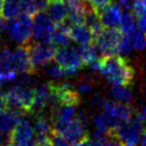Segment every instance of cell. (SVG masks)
Returning a JSON list of instances; mask_svg holds the SVG:
<instances>
[{"mask_svg": "<svg viewBox=\"0 0 146 146\" xmlns=\"http://www.w3.org/2000/svg\"><path fill=\"white\" fill-rule=\"evenodd\" d=\"M100 73L112 86L127 87L134 80V70L123 57L102 56L100 58Z\"/></svg>", "mask_w": 146, "mask_h": 146, "instance_id": "obj_1", "label": "cell"}, {"mask_svg": "<svg viewBox=\"0 0 146 146\" xmlns=\"http://www.w3.org/2000/svg\"><path fill=\"white\" fill-rule=\"evenodd\" d=\"M144 122L140 118L138 112L134 113L129 121L119 125L108 132V136L121 140L125 145L135 146L140 141V137L144 131Z\"/></svg>", "mask_w": 146, "mask_h": 146, "instance_id": "obj_2", "label": "cell"}, {"mask_svg": "<svg viewBox=\"0 0 146 146\" xmlns=\"http://www.w3.org/2000/svg\"><path fill=\"white\" fill-rule=\"evenodd\" d=\"M32 25L33 19L31 16L26 13H21L14 19L7 20L4 31L12 41L23 46L27 45L31 40Z\"/></svg>", "mask_w": 146, "mask_h": 146, "instance_id": "obj_3", "label": "cell"}, {"mask_svg": "<svg viewBox=\"0 0 146 146\" xmlns=\"http://www.w3.org/2000/svg\"><path fill=\"white\" fill-rule=\"evenodd\" d=\"M29 51L30 59L32 62L33 69L35 73L40 71L41 67L45 64L55 60L57 53V47L51 42L36 43L29 42L27 45Z\"/></svg>", "mask_w": 146, "mask_h": 146, "instance_id": "obj_4", "label": "cell"}, {"mask_svg": "<svg viewBox=\"0 0 146 146\" xmlns=\"http://www.w3.org/2000/svg\"><path fill=\"white\" fill-rule=\"evenodd\" d=\"M121 38L122 32L119 28H104L94 40V46L102 56H113L118 54V47Z\"/></svg>", "mask_w": 146, "mask_h": 146, "instance_id": "obj_5", "label": "cell"}, {"mask_svg": "<svg viewBox=\"0 0 146 146\" xmlns=\"http://www.w3.org/2000/svg\"><path fill=\"white\" fill-rule=\"evenodd\" d=\"M102 110V113L106 116L110 124V130L116 128L123 123H126L134 114L133 110L128 104L108 100H106Z\"/></svg>", "mask_w": 146, "mask_h": 146, "instance_id": "obj_6", "label": "cell"}, {"mask_svg": "<svg viewBox=\"0 0 146 146\" xmlns=\"http://www.w3.org/2000/svg\"><path fill=\"white\" fill-rule=\"evenodd\" d=\"M55 23L51 20L48 14L40 12L33 18L32 25V42L44 43L51 42V37L55 30Z\"/></svg>", "mask_w": 146, "mask_h": 146, "instance_id": "obj_7", "label": "cell"}, {"mask_svg": "<svg viewBox=\"0 0 146 146\" xmlns=\"http://www.w3.org/2000/svg\"><path fill=\"white\" fill-rule=\"evenodd\" d=\"M12 143L15 146H37L34 126L29 120L22 118L12 131Z\"/></svg>", "mask_w": 146, "mask_h": 146, "instance_id": "obj_8", "label": "cell"}, {"mask_svg": "<svg viewBox=\"0 0 146 146\" xmlns=\"http://www.w3.org/2000/svg\"><path fill=\"white\" fill-rule=\"evenodd\" d=\"M55 61L63 68H73V69L81 70L84 63L81 58L78 46H67L62 47L57 50Z\"/></svg>", "mask_w": 146, "mask_h": 146, "instance_id": "obj_9", "label": "cell"}, {"mask_svg": "<svg viewBox=\"0 0 146 146\" xmlns=\"http://www.w3.org/2000/svg\"><path fill=\"white\" fill-rule=\"evenodd\" d=\"M61 135H63L72 145H77L78 143L90 138L86 126L76 117L73 121L66 125Z\"/></svg>", "mask_w": 146, "mask_h": 146, "instance_id": "obj_10", "label": "cell"}, {"mask_svg": "<svg viewBox=\"0 0 146 146\" xmlns=\"http://www.w3.org/2000/svg\"><path fill=\"white\" fill-rule=\"evenodd\" d=\"M122 13L121 8L116 3H110L102 11L98 12L100 22L106 28H117V26L120 25Z\"/></svg>", "mask_w": 146, "mask_h": 146, "instance_id": "obj_11", "label": "cell"}, {"mask_svg": "<svg viewBox=\"0 0 146 146\" xmlns=\"http://www.w3.org/2000/svg\"><path fill=\"white\" fill-rule=\"evenodd\" d=\"M46 13L54 23H63L69 14V6L65 0H55L49 2Z\"/></svg>", "mask_w": 146, "mask_h": 146, "instance_id": "obj_12", "label": "cell"}, {"mask_svg": "<svg viewBox=\"0 0 146 146\" xmlns=\"http://www.w3.org/2000/svg\"><path fill=\"white\" fill-rule=\"evenodd\" d=\"M73 41L71 37V29L64 23H60L55 27V30L51 37V43L56 47L62 48V47L70 46Z\"/></svg>", "mask_w": 146, "mask_h": 146, "instance_id": "obj_13", "label": "cell"}, {"mask_svg": "<svg viewBox=\"0 0 146 146\" xmlns=\"http://www.w3.org/2000/svg\"><path fill=\"white\" fill-rule=\"evenodd\" d=\"M14 73L16 72L13 50L7 47L0 48V76H6Z\"/></svg>", "mask_w": 146, "mask_h": 146, "instance_id": "obj_14", "label": "cell"}, {"mask_svg": "<svg viewBox=\"0 0 146 146\" xmlns=\"http://www.w3.org/2000/svg\"><path fill=\"white\" fill-rule=\"evenodd\" d=\"M71 37L73 41L78 43L81 46L90 45L94 42V36H92L90 30L87 26L76 25L71 28Z\"/></svg>", "mask_w": 146, "mask_h": 146, "instance_id": "obj_15", "label": "cell"}, {"mask_svg": "<svg viewBox=\"0 0 146 146\" xmlns=\"http://www.w3.org/2000/svg\"><path fill=\"white\" fill-rule=\"evenodd\" d=\"M19 119L12 111L7 110H0V131L12 133Z\"/></svg>", "mask_w": 146, "mask_h": 146, "instance_id": "obj_16", "label": "cell"}, {"mask_svg": "<svg viewBox=\"0 0 146 146\" xmlns=\"http://www.w3.org/2000/svg\"><path fill=\"white\" fill-rule=\"evenodd\" d=\"M22 12L20 0H5L3 2L1 14L6 20H11L19 16Z\"/></svg>", "mask_w": 146, "mask_h": 146, "instance_id": "obj_17", "label": "cell"}, {"mask_svg": "<svg viewBox=\"0 0 146 146\" xmlns=\"http://www.w3.org/2000/svg\"><path fill=\"white\" fill-rule=\"evenodd\" d=\"M34 130L35 134H44L51 136L53 133V124L51 119L44 114L37 115L34 123Z\"/></svg>", "mask_w": 146, "mask_h": 146, "instance_id": "obj_18", "label": "cell"}, {"mask_svg": "<svg viewBox=\"0 0 146 146\" xmlns=\"http://www.w3.org/2000/svg\"><path fill=\"white\" fill-rule=\"evenodd\" d=\"M110 94L112 100L121 104H130L132 100V92L126 87L121 86H112L110 90Z\"/></svg>", "mask_w": 146, "mask_h": 146, "instance_id": "obj_19", "label": "cell"}, {"mask_svg": "<svg viewBox=\"0 0 146 146\" xmlns=\"http://www.w3.org/2000/svg\"><path fill=\"white\" fill-rule=\"evenodd\" d=\"M79 49L80 55L81 58L83 60L84 65L90 66L92 62H94L96 60H98V50L96 49V47L94 45H86V46H78Z\"/></svg>", "mask_w": 146, "mask_h": 146, "instance_id": "obj_20", "label": "cell"}, {"mask_svg": "<svg viewBox=\"0 0 146 146\" xmlns=\"http://www.w3.org/2000/svg\"><path fill=\"white\" fill-rule=\"evenodd\" d=\"M40 71L42 72L44 75L48 76V77L52 78V79H54V80L65 79L63 68H62L57 62H55L54 60L49 62V63L45 64L44 66H42Z\"/></svg>", "mask_w": 146, "mask_h": 146, "instance_id": "obj_21", "label": "cell"}, {"mask_svg": "<svg viewBox=\"0 0 146 146\" xmlns=\"http://www.w3.org/2000/svg\"><path fill=\"white\" fill-rule=\"evenodd\" d=\"M128 36L131 44L133 46V49L137 51H143L146 49V36L141 32L138 28L134 29L129 34H125Z\"/></svg>", "mask_w": 146, "mask_h": 146, "instance_id": "obj_22", "label": "cell"}, {"mask_svg": "<svg viewBox=\"0 0 146 146\" xmlns=\"http://www.w3.org/2000/svg\"><path fill=\"white\" fill-rule=\"evenodd\" d=\"M120 28L122 34H129L130 32H132L134 29H136L137 26L135 23L134 15L130 12L126 11L122 13V17H121V22H120Z\"/></svg>", "mask_w": 146, "mask_h": 146, "instance_id": "obj_23", "label": "cell"}, {"mask_svg": "<svg viewBox=\"0 0 146 146\" xmlns=\"http://www.w3.org/2000/svg\"><path fill=\"white\" fill-rule=\"evenodd\" d=\"M94 125L96 127V131L100 133H104V134H108V132L110 130V124L108 122L106 116L104 113H98V115L94 117Z\"/></svg>", "mask_w": 146, "mask_h": 146, "instance_id": "obj_24", "label": "cell"}, {"mask_svg": "<svg viewBox=\"0 0 146 146\" xmlns=\"http://www.w3.org/2000/svg\"><path fill=\"white\" fill-rule=\"evenodd\" d=\"M92 82L94 80L90 77V76H84L80 82L77 84L76 90L80 94H88L92 92Z\"/></svg>", "mask_w": 146, "mask_h": 146, "instance_id": "obj_25", "label": "cell"}, {"mask_svg": "<svg viewBox=\"0 0 146 146\" xmlns=\"http://www.w3.org/2000/svg\"><path fill=\"white\" fill-rule=\"evenodd\" d=\"M133 46L131 44L130 40H129L128 36L125 34H122V38L119 43L118 47V54L123 55V56H127V55H130L132 53Z\"/></svg>", "mask_w": 146, "mask_h": 146, "instance_id": "obj_26", "label": "cell"}, {"mask_svg": "<svg viewBox=\"0 0 146 146\" xmlns=\"http://www.w3.org/2000/svg\"><path fill=\"white\" fill-rule=\"evenodd\" d=\"M132 14L134 17H140L146 14V0H134L132 4Z\"/></svg>", "mask_w": 146, "mask_h": 146, "instance_id": "obj_27", "label": "cell"}, {"mask_svg": "<svg viewBox=\"0 0 146 146\" xmlns=\"http://www.w3.org/2000/svg\"><path fill=\"white\" fill-rule=\"evenodd\" d=\"M50 142L52 143L53 146H74V145H72L63 135L54 132V131H53V133L51 134Z\"/></svg>", "mask_w": 146, "mask_h": 146, "instance_id": "obj_28", "label": "cell"}, {"mask_svg": "<svg viewBox=\"0 0 146 146\" xmlns=\"http://www.w3.org/2000/svg\"><path fill=\"white\" fill-rule=\"evenodd\" d=\"M88 3L92 5V7L98 12L102 11L104 8L108 6L112 2V0H88Z\"/></svg>", "mask_w": 146, "mask_h": 146, "instance_id": "obj_29", "label": "cell"}, {"mask_svg": "<svg viewBox=\"0 0 146 146\" xmlns=\"http://www.w3.org/2000/svg\"><path fill=\"white\" fill-rule=\"evenodd\" d=\"M12 144V133L0 131V146H10Z\"/></svg>", "mask_w": 146, "mask_h": 146, "instance_id": "obj_30", "label": "cell"}, {"mask_svg": "<svg viewBox=\"0 0 146 146\" xmlns=\"http://www.w3.org/2000/svg\"><path fill=\"white\" fill-rule=\"evenodd\" d=\"M106 102V100H104V98L102 96H100V94H96V96H92V100H90V102H92V106H94V108H102V106H104Z\"/></svg>", "mask_w": 146, "mask_h": 146, "instance_id": "obj_31", "label": "cell"}, {"mask_svg": "<svg viewBox=\"0 0 146 146\" xmlns=\"http://www.w3.org/2000/svg\"><path fill=\"white\" fill-rule=\"evenodd\" d=\"M114 3H116L121 9L124 10H129L130 8H132V4L134 0H114Z\"/></svg>", "mask_w": 146, "mask_h": 146, "instance_id": "obj_32", "label": "cell"}, {"mask_svg": "<svg viewBox=\"0 0 146 146\" xmlns=\"http://www.w3.org/2000/svg\"><path fill=\"white\" fill-rule=\"evenodd\" d=\"M102 146H124V143L121 140L117 138H114V137H110L106 140V142L104 143Z\"/></svg>", "mask_w": 146, "mask_h": 146, "instance_id": "obj_33", "label": "cell"}, {"mask_svg": "<svg viewBox=\"0 0 146 146\" xmlns=\"http://www.w3.org/2000/svg\"><path fill=\"white\" fill-rule=\"evenodd\" d=\"M137 28L146 36V14L138 17V20H137Z\"/></svg>", "mask_w": 146, "mask_h": 146, "instance_id": "obj_34", "label": "cell"}, {"mask_svg": "<svg viewBox=\"0 0 146 146\" xmlns=\"http://www.w3.org/2000/svg\"><path fill=\"white\" fill-rule=\"evenodd\" d=\"M138 114L140 116V118L142 119V121L144 122V124L146 125V104L142 106V108H141L140 112H138Z\"/></svg>", "mask_w": 146, "mask_h": 146, "instance_id": "obj_35", "label": "cell"}, {"mask_svg": "<svg viewBox=\"0 0 146 146\" xmlns=\"http://www.w3.org/2000/svg\"><path fill=\"white\" fill-rule=\"evenodd\" d=\"M140 145L141 146H146V128L144 129V131L142 132L140 137Z\"/></svg>", "mask_w": 146, "mask_h": 146, "instance_id": "obj_36", "label": "cell"}, {"mask_svg": "<svg viewBox=\"0 0 146 146\" xmlns=\"http://www.w3.org/2000/svg\"><path fill=\"white\" fill-rule=\"evenodd\" d=\"M90 142H92V140H90V138H88V139H86V140L82 141V142L78 143V144L75 146H90Z\"/></svg>", "mask_w": 146, "mask_h": 146, "instance_id": "obj_37", "label": "cell"}, {"mask_svg": "<svg viewBox=\"0 0 146 146\" xmlns=\"http://www.w3.org/2000/svg\"><path fill=\"white\" fill-rule=\"evenodd\" d=\"M4 29H5V22L0 16V35H2V32L4 31Z\"/></svg>", "mask_w": 146, "mask_h": 146, "instance_id": "obj_38", "label": "cell"}, {"mask_svg": "<svg viewBox=\"0 0 146 146\" xmlns=\"http://www.w3.org/2000/svg\"><path fill=\"white\" fill-rule=\"evenodd\" d=\"M90 146H100V144H98V143L94 142V141L92 140V142H90Z\"/></svg>", "mask_w": 146, "mask_h": 146, "instance_id": "obj_39", "label": "cell"}, {"mask_svg": "<svg viewBox=\"0 0 146 146\" xmlns=\"http://www.w3.org/2000/svg\"><path fill=\"white\" fill-rule=\"evenodd\" d=\"M39 146H53V145H52V143H51V142H48V143H45V144L39 145Z\"/></svg>", "mask_w": 146, "mask_h": 146, "instance_id": "obj_40", "label": "cell"}, {"mask_svg": "<svg viewBox=\"0 0 146 146\" xmlns=\"http://www.w3.org/2000/svg\"><path fill=\"white\" fill-rule=\"evenodd\" d=\"M2 5H3V0H0V12H1L2 9Z\"/></svg>", "mask_w": 146, "mask_h": 146, "instance_id": "obj_41", "label": "cell"}, {"mask_svg": "<svg viewBox=\"0 0 146 146\" xmlns=\"http://www.w3.org/2000/svg\"><path fill=\"white\" fill-rule=\"evenodd\" d=\"M67 2H73V1H79V0H65Z\"/></svg>", "mask_w": 146, "mask_h": 146, "instance_id": "obj_42", "label": "cell"}, {"mask_svg": "<svg viewBox=\"0 0 146 146\" xmlns=\"http://www.w3.org/2000/svg\"><path fill=\"white\" fill-rule=\"evenodd\" d=\"M48 2H51V1H55V0H47Z\"/></svg>", "mask_w": 146, "mask_h": 146, "instance_id": "obj_43", "label": "cell"}, {"mask_svg": "<svg viewBox=\"0 0 146 146\" xmlns=\"http://www.w3.org/2000/svg\"><path fill=\"white\" fill-rule=\"evenodd\" d=\"M10 146H15V145H14V144H12V145H10Z\"/></svg>", "mask_w": 146, "mask_h": 146, "instance_id": "obj_44", "label": "cell"}, {"mask_svg": "<svg viewBox=\"0 0 146 146\" xmlns=\"http://www.w3.org/2000/svg\"><path fill=\"white\" fill-rule=\"evenodd\" d=\"M124 146H130V145H125V144H124Z\"/></svg>", "mask_w": 146, "mask_h": 146, "instance_id": "obj_45", "label": "cell"}]
</instances>
